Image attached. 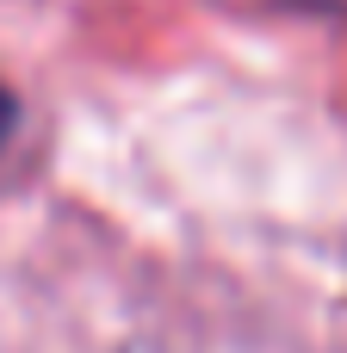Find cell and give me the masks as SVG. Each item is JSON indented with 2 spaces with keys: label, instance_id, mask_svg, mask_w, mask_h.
I'll list each match as a JSON object with an SVG mask.
<instances>
[{
  "label": "cell",
  "instance_id": "1",
  "mask_svg": "<svg viewBox=\"0 0 347 353\" xmlns=\"http://www.w3.org/2000/svg\"><path fill=\"white\" fill-rule=\"evenodd\" d=\"M12 118H19V105H12V93L0 87V149H6V137H12Z\"/></svg>",
  "mask_w": 347,
  "mask_h": 353
}]
</instances>
